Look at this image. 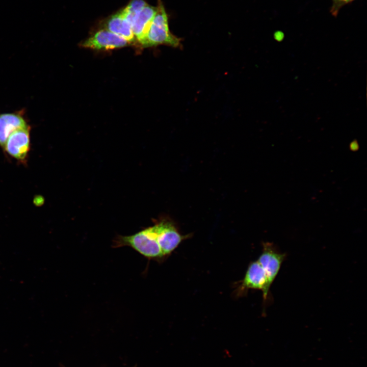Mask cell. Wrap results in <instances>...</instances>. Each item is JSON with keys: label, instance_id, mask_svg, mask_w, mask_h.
I'll return each instance as SVG.
<instances>
[{"label": "cell", "instance_id": "1", "mask_svg": "<svg viewBox=\"0 0 367 367\" xmlns=\"http://www.w3.org/2000/svg\"><path fill=\"white\" fill-rule=\"evenodd\" d=\"M160 44L177 47L180 44V39L170 32L167 13L163 4L159 1L156 13L142 46L149 47Z\"/></svg>", "mask_w": 367, "mask_h": 367}, {"label": "cell", "instance_id": "2", "mask_svg": "<svg viewBox=\"0 0 367 367\" xmlns=\"http://www.w3.org/2000/svg\"><path fill=\"white\" fill-rule=\"evenodd\" d=\"M285 256V253L277 251L272 243L266 242L263 244L262 253L257 260L266 273L270 287L277 276Z\"/></svg>", "mask_w": 367, "mask_h": 367}, {"label": "cell", "instance_id": "3", "mask_svg": "<svg viewBox=\"0 0 367 367\" xmlns=\"http://www.w3.org/2000/svg\"><path fill=\"white\" fill-rule=\"evenodd\" d=\"M270 289L267 276L260 265L257 260L251 262L243 279L241 281L239 292L242 293L249 289L260 290L263 292L264 300L266 301Z\"/></svg>", "mask_w": 367, "mask_h": 367}, {"label": "cell", "instance_id": "4", "mask_svg": "<svg viewBox=\"0 0 367 367\" xmlns=\"http://www.w3.org/2000/svg\"><path fill=\"white\" fill-rule=\"evenodd\" d=\"M30 126L19 128L8 138L4 148L11 156L20 162L27 159L30 148Z\"/></svg>", "mask_w": 367, "mask_h": 367}, {"label": "cell", "instance_id": "5", "mask_svg": "<svg viewBox=\"0 0 367 367\" xmlns=\"http://www.w3.org/2000/svg\"><path fill=\"white\" fill-rule=\"evenodd\" d=\"M130 43L123 37L107 29H101L81 44L82 47L96 50H108L123 47Z\"/></svg>", "mask_w": 367, "mask_h": 367}, {"label": "cell", "instance_id": "6", "mask_svg": "<svg viewBox=\"0 0 367 367\" xmlns=\"http://www.w3.org/2000/svg\"><path fill=\"white\" fill-rule=\"evenodd\" d=\"M161 240V249L165 257L171 254L184 239L170 221L162 219L155 221Z\"/></svg>", "mask_w": 367, "mask_h": 367}, {"label": "cell", "instance_id": "7", "mask_svg": "<svg viewBox=\"0 0 367 367\" xmlns=\"http://www.w3.org/2000/svg\"><path fill=\"white\" fill-rule=\"evenodd\" d=\"M29 126L24 117L23 110L0 114V146L4 147L11 133Z\"/></svg>", "mask_w": 367, "mask_h": 367}, {"label": "cell", "instance_id": "8", "mask_svg": "<svg viewBox=\"0 0 367 367\" xmlns=\"http://www.w3.org/2000/svg\"><path fill=\"white\" fill-rule=\"evenodd\" d=\"M156 12V7L147 5L135 17L131 28L136 40L142 45L151 22Z\"/></svg>", "mask_w": 367, "mask_h": 367}, {"label": "cell", "instance_id": "9", "mask_svg": "<svg viewBox=\"0 0 367 367\" xmlns=\"http://www.w3.org/2000/svg\"><path fill=\"white\" fill-rule=\"evenodd\" d=\"M105 26L106 29L123 37L129 43H134L136 40L130 24L124 18L121 11L111 16Z\"/></svg>", "mask_w": 367, "mask_h": 367}, {"label": "cell", "instance_id": "10", "mask_svg": "<svg viewBox=\"0 0 367 367\" xmlns=\"http://www.w3.org/2000/svg\"><path fill=\"white\" fill-rule=\"evenodd\" d=\"M147 5L144 0H132L123 10L121 13L127 20L131 24L136 16Z\"/></svg>", "mask_w": 367, "mask_h": 367}, {"label": "cell", "instance_id": "11", "mask_svg": "<svg viewBox=\"0 0 367 367\" xmlns=\"http://www.w3.org/2000/svg\"><path fill=\"white\" fill-rule=\"evenodd\" d=\"M354 0H332L333 4L331 9V13L336 16L339 9L345 5Z\"/></svg>", "mask_w": 367, "mask_h": 367}, {"label": "cell", "instance_id": "12", "mask_svg": "<svg viewBox=\"0 0 367 367\" xmlns=\"http://www.w3.org/2000/svg\"><path fill=\"white\" fill-rule=\"evenodd\" d=\"M349 148L351 151H356L359 148V145L357 140H354L350 142L349 144Z\"/></svg>", "mask_w": 367, "mask_h": 367}]
</instances>
